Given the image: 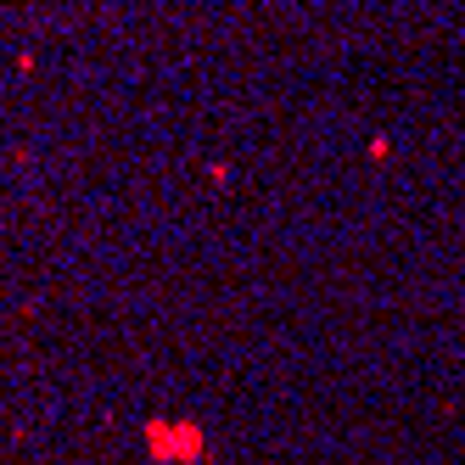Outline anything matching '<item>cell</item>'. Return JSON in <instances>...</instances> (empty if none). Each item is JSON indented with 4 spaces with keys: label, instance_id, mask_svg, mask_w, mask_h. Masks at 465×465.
Listing matches in <instances>:
<instances>
[{
    "label": "cell",
    "instance_id": "obj_1",
    "mask_svg": "<svg viewBox=\"0 0 465 465\" xmlns=\"http://www.w3.org/2000/svg\"><path fill=\"white\" fill-rule=\"evenodd\" d=\"M146 438H152V449H157L163 460H169V454H180V460H196V454H203V431H196V426H163V420H157Z\"/></svg>",
    "mask_w": 465,
    "mask_h": 465
}]
</instances>
